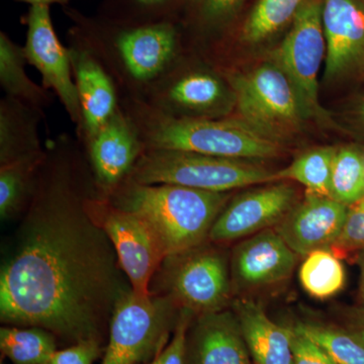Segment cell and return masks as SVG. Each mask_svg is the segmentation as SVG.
Returning <instances> with one entry per match:
<instances>
[{
    "mask_svg": "<svg viewBox=\"0 0 364 364\" xmlns=\"http://www.w3.org/2000/svg\"><path fill=\"white\" fill-rule=\"evenodd\" d=\"M37 191L0 272V318L56 338L102 342L122 284L121 267L86 200L100 193L85 148L59 134L45 147Z\"/></svg>",
    "mask_w": 364,
    "mask_h": 364,
    "instance_id": "6da1fadb",
    "label": "cell"
},
{
    "mask_svg": "<svg viewBox=\"0 0 364 364\" xmlns=\"http://www.w3.org/2000/svg\"><path fill=\"white\" fill-rule=\"evenodd\" d=\"M72 32L83 41L111 74L119 97L145 100L146 95L188 53L174 21L130 25L90 20L70 13Z\"/></svg>",
    "mask_w": 364,
    "mask_h": 364,
    "instance_id": "7a4b0ae2",
    "label": "cell"
},
{
    "mask_svg": "<svg viewBox=\"0 0 364 364\" xmlns=\"http://www.w3.org/2000/svg\"><path fill=\"white\" fill-rule=\"evenodd\" d=\"M145 149L181 151L258 162L282 155V144L256 133L235 117L191 119L170 116L147 102L122 98Z\"/></svg>",
    "mask_w": 364,
    "mask_h": 364,
    "instance_id": "3957f363",
    "label": "cell"
},
{
    "mask_svg": "<svg viewBox=\"0 0 364 364\" xmlns=\"http://www.w3.org/2000/svg\"><path fill=\"white\" fill-rule=\"evenodd\" d=\"M231 198V193L176 184H142L131 179L107 196L117 207L136 213L148 222L167 257L203 245Z\"/></svg>",
    "mask_w": 364,
    "mask_h": 364,
    "instance_id": "277c9868",
    "label": "cell"
},
{
    "mask_svg": "<svg viewBox=\"0 0 364 364\" xmlns=\"http://www.w3.org/2000/svg\"><path fill=\"white\" fill-rule=\"evenodd\" d=\"M235 95L237 119L259 135L282 144L299 135L310 119L282 67L265 62L250 70L223 71Z\"/></svg>",
    "mask_w": 364,
    "mask_h": 364,
    "instance_id": "5b68a950",
    "label": "cell"
},
{
    "mask_svg": "<svg viewBox=\"0 0 364 364\" xmlns=\"http://www.w3.org/2000/svg\"><path fill=\"white\" fill-rule=\"evenodd\" d=\"M128 179L142 184H176L231 193L277 181L275 172L259 163L181 151L145 149Z\"/></svg>",
    "mask_w": 364,
    "mask_h": 364,
    "instance_id": "8992f818",
    "label": "cell"
},
{
    "mask_svg": "<svg viewBox=\"0 0 364 364\" xmlns=\"http://www.w3.org/2000/svg\"><path fill=\"white\" fill-rule=\"evenodd\" d=\"M189 52L151 88L144 102L179 117L218 119L232 117L235 95L222 69Z\"/></svg>",
    "mask_w": 364,
    "mask_h": 364,
    "instance_id": "52a82bcc",
    "label": "cell"
},
{
    "mask_svg": "<svg viewBox=\"0 0 364 364\" xmlns=\"http://www.w3.org/2000/svg\"><path fill=\"white\" fill-rule=\"evenodd\" d=\"M173 306L169 296L124 291L112 312L102 364H146L156 358L176 329Z\"/></svg>",
    "mask_w": 364,
    "mask_h": 364,
    "instance_id": "ba28073f",
    "label": "cell"
},
{
    "mask_svg": "<svg viewBox=\"0 0 364 364\" xmlns=\"http://www.w3.org/2000/svg\"><path fill=\"white\" fill-rule=\"evenodd\" d=\"M85 207L111 241L132 291L150 296L151 282L167 257L154 230L141 215L117 207L100 193L90 196Z\"/></svg>",
    "mask_w": 364,
    "mask_h": 364,
    "instance_id": "9c48e42d",
    "label": "cell"
},
{
    "mask_svg": "<svg viewBox=\"0 0 364 364\" xmlns=\"http://www.w3.org/2000/svg\"><path fill=\"white\" fill-rule=\"evenodd\" d=\"M322 9L323 0H309L275 50L273 61L291 80L308 119L321 126L337 127L318 95L321 67L326 59Z\"/></svg>",
    "mask_w": 364,
    "mask_h": 364,
    "instance_id": "30bf717a",
    "label": "cell"
},
{
    "mask_svg": "<svg viewBox=\"0 0 364 364\" xmlns=\"http://www.w3.org/2000/svg\"><path fill=\"white\" fill-rule=\"evenodd\" d=\"M163 282L168 296L193 314L224 310L231 294V272L226 255L203 246L168 256Z\"/></svg>",
    "mask_w": 364,
    "mask_h": 364,
    "instance_id": "8fae6325",
    "label": "cell"
},
{
    "mask_svg": "<svg viewBox=\"0 0 364 364\" xmlns=\"http://www.w3.org/2000/svg\"><path fill=\"white\" fill-rule=\"evenodd\" d=\"M25 53L28 65L42 76V85L54 92L72 123L80 124L81 109L72 71L68 47L60 42L50 14V6H33L26 16Z\"/></svg>",
    "mask_w": 364,
    "mask_h": 364,
    "instance_id": "7c38bea8",
    "label": "cell"
},
{
    "mask_svg": "<svg viewBox=\"0 0 364 364\" xmlns=\"http://www.w3.org/2000/svg\"><path fill=\"white\" fill-rule=\"evenodd\" d=\"M298 203V191L291 182L262 184L231 198L218 215L208 236L213 243L247 238L277 224Z\"/></svg>",
    "mask_w": 364,
    "mask_h": 364,
    "instance_id": "4fadbf2b",
    "label": "cell"
},
{
    "mask_svg": "<svg viewBox=\"0 0 364 364\" xmlns=\"http://www.w3.org/2000/svg\"><path fill=\"white\" fill-rule=\"evenodd\" d=\"M327 85L364 80V2L323 0Z\"/></svg>",
    "mask_w": 364,
    "mask_h": 364,
    "instance_id": "5bb4252c",
    "label": "cell"
},
{
    "mask_svg": "<svg viewBox=\"0 0 364 364\" xmlns=\"http://www.w3.org/2000/svg\"><path fill=\"white\" fill-rule=\"evenodd\" d=\"M68 50L81 109L75 136L85 147L121 107V97L111 74L72 31Z\"/></svg>",
    "mask_w": 364,
    "mask_h": 364,
    "instance_id": "9a60e30c",
    "label": "cell"
},
{
    "mask_svg": "<svg viewBox=\"0 0 364 364\" xmlns=\"http://www.w3.org/2000/svg\"><path fill=\"white\" fill-rule=\"evenodd\" d=\"M100 195L111 196L130 177L145 146L122 107L85 146Z\"/></svg>",
    "mask_w": 364,
    "mask_h": 364,
    "instance_id": "2e32d148",
    "label": "cell"
},
{
    "mask_svg": "<svg viewBox=\"0 0 364 364\" xmlns=\"http://www.w3.org/2000/svg\"><path fill=\"white\" fill-rule=\"evenodd\" d=\"M296 256L277 230H263L234 248L232 282L242 291H256L286 282L293 274Z\"/></svg>",
    "mask_w": 364,
    "mask_h": 364,
    "instance_id": "e0dca14e",
    "label": "cell"
},
{
    "mask_svg": "<svg viewBox=\"0 0 364 364\" xmlns=\"http://www.w3.org/2000/svg\"><path fill=\"white\" fill-rule=\"evenodd\" d=\"M348 208L331 196L306 193L303 202L296 203L275 230L296 255L306 256L334 245Z\"/></svg>",
    "mask_w": 364,
    "mask_h": 364,
    "instance_id": "ac0fdd59",
    "label": "cell"
},
{
    "mask_svg": "<svg viewBox=\"0 0 364 364\" xmlns=\"http://www.w3.org/2000/svg\"><path fill=\"white\" fill-rule=\"evenodd\" d=\"M234 311L200 314L189 325L184 364H252Z\"/></svg>",
    "mask_w": 364,
    "mask_h": 364,
    "instance_id": "d6986e66",
    "label": "cell"
},
{
    "mask_svg": "<svg viewBox=\"0 0 364 364\" xmlns=\"http://www.w3.org/2000/svg\"><path fill=\"white\" fill-rule=\"evenodd\" d=\"M232 310L254 364H294L289 327L273 322L262 306L251 299H237Z\"/></svg>",
    "mask_w": 364,
    "mask_h": 364,
    "instance_id": "ffe728a7",
    "label": "cell"
},
{
    "mask_svg": "<svg viewBox=\"0 0 364 364\" xmlns=\"http://www.w3.org/2000/svg\"><path fill=\"white\" fill-rule=\"evenodd\" d=\"M46 114L20 100H0V166L43 152L40 124Z\"/></svg>",
    "mask_w": 364,
    "mask_h": 364,
    "instance_id": "44dd1931",
    "label": "cell"
},
{
    "mask_svg": "<svg viewBox=\"0 0 364 364\" xmlns=\"http://www.w3.org/2000/svg\"><path fill=\"white\" fill-rule=\"evenodd\" d=\"M26 64L25 48L14 43L6 33H0V85L4 97L20 100L45 114L54 102V95L28 77Z\"/></svg>",
    "mask_w": 364,
    "mask_h": 364,
    "instance_id": "7402d4cb",
    "label": "cell"
},
{
    "mask_svg": "<svg viewBox=\"0 0 364 364\" xmlns=\"http://www.w3.org/2000/svg\"><path fill=\"white\" fill-rule=\"evenodd\" d=\"M309 0H257L239 30L237 41L261 47L289 30Z\"/></svg>",
    "mask_w": 364,
    "mask_h": 364,
    "instance_id": "603a6c76",
    "label": "cell"
},
{
    "mask_svg": "<svg viewBox=\"0 0 364 364\" xmlns=\"http://www.w3.org/2000/svg\"><path fill=\"white\" fill-rule=\"evenodd\" d=\"M46 149L0 166V215L2 220L25 214L30 207L45 161Z\"/></svg>",
    "mask_w": 364,
    "mask_h": 364,
    "instance_id": "cb8c5ba5",
    "label": "cell"
},
{
    "mask_svg": "<svg viewBox=\"0 0 364 364\" xmlns=\"http://www.w3.org/2000/svg\"><path fill=\"white\" fill-rule=\"evenodd\" d=\"M0 350L13 364H46L57 350V338L42 328L6 325L0 329Z\"/></svg>",
    "mask_w": 364,
    "mask_h": 364,
    "instance_id": "d4e9b609",
    "label": "cell"
},
{
    "mask_svg": "<svg viewBox=\"0 0 364 364\" xmlns=\"http://www.w3.org/2000/svg\"><path fill=\"white\" fill-rule=\"evenodd\" d=\"M304 291L317 299H328L342 291L346 282L343 264L330 249H318L306 256L299 270Z\"/></svg>",
    "mask_w": 364,
    "mask_h": 364,
    "instance_id": "484cf974",
    "label": "cell"
},
{
    "mask_svg": "<svg viewBox=\"0 0 364 364\" xmlns=\"http://www.w3.org/2000/svg\"><path fill=\"white\" fill-rule=\"evenodd\" d=\"M336 147H318L299 155L286 168L275 171L277 181H294L306 186V193L330 196Z\"/></svg>",
    "mask_w": 364,
    "mask_h": 364,
    "instance_id": "4316f807",
    "label": "cell"
},
{
    "mask_svg": "<svg viewBox=\"0 0 364 364\" xmlns=\"http://www.w3.org/2000/svg\"><path fill=\"white\" fill-rule=\"evenodd\" d=\"M330 196L348 207L363 198L364 149L360 146L351 144L337 148Z\"/></svg>",
    "mask_w": 364,
    "mask_h": 364,
    "instance_id": "83f0119b",
    "label": "cell"
},
{
    "mask_svg": "<svg viewBox=\"0 0 364 364\" xmlns=\"http://www.w3.org/2000/svg\"><path fill=\"white\" fill-rule=\"evenodd\" d=\"M325 349L338 364H364V345L347 330L317 322H299L293 326Z\"/></svg>",
    "mask_w": 364,
    "mask_h": 364,
    "instance_id": "f1b7e54d",
    "label": "cell"
},
{
    "mask_svg": "<svg viewBox=\"0 0 364 364\" xmlns=\"http://www.w3.org/2000/svg\"><path fill=\"white\" fill-rule=\"evenodd\" d=\"M246 0H188V23L203 39L217 37L233 23Z\"/></svg>",
    "mask_w": 364,
    "mask_h": 364,
    "instance_id": "f546056e",
    "label": "cell"
},
{
    "mask_svg": "<svg viewBox=\"0 0 364 364\" xmlns=\"http://www.w3.org/2000/svg\"><path fill=\"white\" fill-rule=\"evenodd\" d=\"M176 2L177 0H123V11L112 21L142 25L171 21L167 14Z\"/></svg>",
    "mask_w": 364,
    "mask_h": 364,
    "instance_id": "4dcf8cb0",
    "label": "cell"
},
{
    "mask_svg": "<svg viewBox=\"0 0 364 364\" xmlns=\"http://www.w3.org/2000/svg\"><path fill=\"white\" fill-rule=\"evenodd\" d=\"M332 248L344 252L364 250V196L348 208L341 233Z\"/></svg>",
    "mask_w": 364,
    "mask_h": 364,
    "instance_id": "1f68e13d",
    "label": "cell"
},
{
    "mask_svg": "<svg viewBox=\"0 0 364 364\" xmlns=\"http://www.w3.org/2000/svg\"><path fill=\"white\" fill-rule=\"evenodd\" d=\"M193 314L186 309H182L177 320L173 336L168 344L163 348L156 358L146 364H184L186 358V335Z\"/></svg>",
    "mask_w": 364,
    "mask_h": 364,
    "instance_id": "d6a6232c",
    "label": "cell"
},
{
    "mask_svg": "<svg viewBox=\"0 0 364 364\" xmlns=\"http://www.w3.org/2000/svg\"><path fill=\"white\" fill-rule=\"evenodd\" d=\"M289 331L294 364H338L323 347L296 331L293 326L289 327Z\"/></svg>",
    "mask_w": 364,
    "mask_h": 364,
    "instance_id": "836d02e7",
    "label": "cell"
},
{
    "mask_svg": "<svg viewBox=\"0 0 364 364\" xmlns=\"http://www.w3.org/2000/svg\"><path fill=\"white\" fill-rule=\"evenodd\" d=\"M102 353V342L85 340L57 349L46 364H93Z\"/></svg>",
    "mask_w": 364,
    "mask_h": 364,
    "instance_id": "e575fe53",
    "label": "cell"
},
{
    "mask_svg": "<svg viewBox=\"0 0 364 364\" xmlns=\"http://www.w3.org/2000/svg\"><path fill=\"white\" fill-rule=\"evenodd\" d=\"M347 119L352 130L364 139V95L351 105L347 112Z\"/></svg>",
    "mask_w": 364,
    "mask_h": 364,
    "instance_id": "d590c367",
    "label": "cell"
},
{
    "mask_svg": "<svg viewBox=\"0 0 364 364\" xmlns=\"http://www.w3.org/2000/svg\"><path fill=\"white\" fill-rule=\"evenodd\" d=\"M347 331L364 345V308L353 311Z\"/></svg>",
    "mask_w": 364,
    "mask_h": 364,
    "instance_id": "8d00e7d4",
    "label": "cell"
},
{
    "mask_svg": "<svg viewBox=\"0 0 364 364\" xmlns=\"http://www.w3.org/2000/svg\"><path fill=\"white\" fill-rule=\"evenodd\" d=\"M18 1L26 2L30 4L31 6H50L52 4H61V6H66L71 0H18Z\"/></svg>",
    "mask_w": 364,
    "mask_h": 364,
    "instance_id": "74e56055",
    "label": "cell"
},
{
    "mask_svg": "<svg viewBox=\"0 0 364 364\" xmlns=\"http://www.w3.org/2000/svg\"><path fill=\"white\" fill-rule=\"evenodd\" d=\"M359 267H360V294L364 301V250H361L359 256Z\"/></svg>",
    "mask_w": 364,
    "mask_h": 364,
    "instance_id": "f35d334b",
    "label": "cell"
},
{
    "mask_svg": "<svg viewBox=\"0 0 364 364\" xmlns=\"http://www.w3.org/2000/svg\"><path fill=\"white\" fill-rule=\"evenodd\" d=\"M361 1H363V2H364V0H361Z\"/></svg>",
    "mask_w": 364,
    "mask_h": 364,
    "instance_id": "ab89813d",
    "label": "cell"
}]
</instances>
